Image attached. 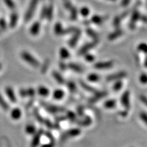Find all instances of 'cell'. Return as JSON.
I'll list each match as a JSON object with an SVG mask.
<instances>
[{"label": "cell", "instance_id": "1", "mask_svg": "<svg viewBox=\"0 0 147 147\" xmlns=\"http://www.w3.org/2000/svg\"><path fill=\"white\" fill-rule=\"evenodd\" d=\"M21 57L25 61L27 62V63L30 64L34 67H38L40 66V62L36 59V58L34 57L30 53L24 51L21 53Z\"/></svg>", "mask_w": 147, "mask_h": 147}, {"label": "cell", "instance_id": "2", "mask_svg": "<svg viewBox=\"0 0 147 147\" xmlns=\"http://www.w3.org/2000/svg\"><path fill=\"white\" fill-rule=\"evenodd\" d=\"M38 0H32L30 5H29L28 10L27 11V13L25 14V20L26 21H28L32 17L33 14H34L35 10H36L37 4H38Z\"/></svg>", "mask_w": 147, "mask_h": 147}, {"label": "cell", "instance_id": "3", "mask_svg": "<svg viewBox=\"0 0 147 147\" xmlns=\"http://www.w3.org/2000/svg\"><path fill=\"white\" fill-rule=\"evenodd\" d=\"M121 103L122 105L126 108V110H129L130 108L129 102V91H125L123 94L121 96Z\"/></svg>", "mask_w": 147, "mask_h": 147}, {"label": "cell", "instance_id": "4", "mask_svg": "<svg viewBox=\"0 0 147 147\" xmlns=\"http://www.w3.org/2000/svg\"><path fill=\"white\" fill-rule=\"evenodd\" d=\"M127 73L125 71H119L116 74H113L110 75L107 77L106 80L108 81H113V80H119V79L123 78L125 77H126Z\"/></svg>", "mask_w": 147, "mask_h": 147}, {"label": "cell", "instance_id": "5", "mask_svg": "<svg viewBox=\"0 0 147 147\" xmlns=\"http://www.w3.org/2000/svg\"><path fill=\"white\" fill-rule=\"evenodd\" d=\"M140 18V14L138 10L134 11L132 14L131 21L129 23V28L131 29H134L136 27V24L137 21H138L139 18Z\"/></svg>", "mask_w": 147, "mask_h": 147}, {"label": "cell", "instance_id": "6", "mask_svg": "<svg viewBox=\"0 0 147 147\" xmlns=\"http://www.w3.org/2000/svg\"><path fill=\"white\" fill-rule=\"evenodd\" d=\"M97 43V40H95L94 42H90V43H88L87 45H84L81 49H80V51H79V55H84L87 53V51H89L90 49H91L92 48L95 47L96 46Z\"/></svg>", "mask_w": 147, "mask_h": 147}, {"label": "cell", "instance_id": "7", "mask_svg": "<svg viewBox=\"0 0 147 147\" xmlns=\"http://www.w3.org/2000/svg\"><path fill=\"white\" fill-rule=\"evenodd\" d=\"M113 61H104V62H98L95 63L94 67L97 69H107L113 67Z\"/></svg>", "mask_w": 147, "mask_h": 147}, {"label": "cell", "instance_id": "8", "mask_svg": "<svg viewBox=\"0 0 147 147\" xmlns=\"http://www.w3.org/2000/svg\"><path fill=\"white\" fill-rule=\"evenodd\" d=\"M80 34H81V32H80V29H76V32H75V34L74 35L72 38H71L69 42V45L71 47H75V45H76L77 42L78 41Z\"/></svg>", "mask_w": 147, "mask_h": 147}, {"label": "cell", "instance_id": "9", "mask_svg": "<svg viewBox=\"0 0 147 147\" xmlns=\"http://www.w3.org/2000/svg\"><path fill=\"white\" fill-rule=\"evenodd\" d=\"M5 93H6L7 96L8 97L9 100H10L12 102H16V98L15 96V94H14V90L12 89V88L10 87H8L5 88Z\"/></svg>", "mask_w": 147, "mask_h": 147}, {"label": "cell", "instance_id": "10", "mask_svg": "<svg viewBox=\"0 0 147 147\" xmlns=\"http://www.w3.org/2000/svg\"><path fill=\"white\" fill-rule=\"evenodd\" d=\"M40 29V22L36 21L33 24L32 27L30 29V33L33 36H36L39 34Z\"/></svg>", "mask_w": 147, "mask_h": 147}, {"label": "cell", "instance_id": "11", "mask_svg": "<svg viewBox=\"0 0 147 147\" xmlns=\"http://www.w3.org/2000/svg\"><path fill=\"white\" fill-rule=\"evenodd\" d=\"M80 134V130L79 129H72L69 130L68 131H67L65 134V138L69 137H76L77 136H78Z\"/></svg>", "mask_w": 147, "mask_h": 147}, {"label": "cell", "instance_id": "12", "mask_svg": "<svg viewBox=\"0 0 147 147\" xmlns=\"http://www.w3.org/2000/svg\"><path fill=\"white\" fill-rule=\"evenodd\" d=\"M11 117L12 119H14V120H18L21 117L22 115V113H21V110L19 109L18 108H14L13 110L11 111Z\"/></svg>", "mask_w": 147, "mask_h": 147}, {"label": "cell", "instance_id": "13", "mask_svg": "<svg viewBox=\"0 0 147 147\" xmlns=\"http://www.w3.org/2000/svg\"><path fill=\"white\" fill-rule=\"evenodd\" d=\"M64 95H65V93H64V91L61 89H57L54 91L53 93V96L54 97V99L57 100H60L61 99L63 98Z\"/></svg>", "mask_w": 147, "mask_h": 147}, {"label": "cell", "instance_id": "14", "mask_svg": "<svg viewBox=\"0 0 147 147\" xmlns=\"http://www.w3.org/2000/svg\"><path fill=\"white\" fill-rule=\"evenodd\" d=\"M42 133V130H40V131L38 132V133L37 134L36 136H35L34 139H33V140H32V147H37L38 146V145L39 144Z\"/></svg>", "mask_w": 147, "mask_h": 147}, {"label": "cell", "instance_id": "15", "mask_svg": "<svg viewBox=\"0 0 147 147\" xmlns=\"http://www.w3.org/2000/svg\"><path fill=\"white\" fill-rule=\"evenodd\" d=\"M38 93L41 95V96L46 97L49 95V93H50V91H49L47 87H43V86H40V87L38 88Z\"/></svg>", "mask_w": 147, "mask_h": 147}, {"label": "cell", "instance_id": "16", "mask_svg": "<svg viewBox=\"0 0 147 147\" xmlns=\"http://www.w3.org/2000/svg\"><path fill=\"white\" fill-rule=\"evenodd\" d=\"M123 34V31L121 29H117V31H115V32L110 34L108 36V39L110 40H113L117 39V38L119 36H121Z\"/></svg>", "mask_w": 147, "mask_h": 147}, {"label": "cell", "instance_id": "17", "mask_svg": "<svg viewBox=\"0 0 147 147\" xmlns=\"http://www.w3.org/2000/svg\"><path fill=\"white\" fill-rule=\"evenodd\" d=\"M18 14L14 12V13L12 14L10 17V26L12 28H14V27L16 26V24H17L18 21Z\"/></svg>", "mask_w": 147, "mask_h": 147}, {"label": "cell", "instance_id": "18", "mask_svg": "<svg viewBox=\"0 0 147 147\" xmlns=\"http://www.w3.org/2000/svg\"><path fill=\"white\" fill-rule=\"evenodd\" d=\"M106 94H107V93H106V92H98V93H95V96L93 97H92L90 101H91V102H97V100H100V99L102 98L103 97L106 96Z\"/></svg>", "mask_w": 147, "mask_h": 147}, {"label": "cell", "instance_id": "19", "mask_svg": "<svg viewBox=\"0 0 147 147\" xmlns=\"http://www.w3.org/2000/svg\"><path fill=\"white\" fill-rule=\"evenodd\" d=\"M53 76L59 84H63L64 82H65V80H64L63 77H62L61 75L59 73H58L57 71H53Z\"/></svg>", "mask_w": 147, "mask_h": 147}, {"label": "cell", "instance_id": "20", "mask_svg": "<svg viewBox=\"0 0 147 147\" xmlns=\"http://www.w3.org/2000/svg\"><path fill=\"white\" fill-rule=\"evenodd\" d=\"M59 54L61 59H67L69 57V51L67 50V49L65 48H61L59 51Z\"/></svg>", "mask_w": 147, "mask_h": 147}, {"label": "cell", "instance_id": "21", "mask_svg": "<svg viewBox=\"0 0 147 147\" xmlns=\"http://www.w3.org/2000/svg\"><path fill=\"white\" fill-rule=\"evenodd\" d=\"M69 67L70 69H72L74 71H76V72H78V73H81L82 72V68L81 67H80L78 65H77L76 63H69Z\"/></svg>", "mask_w": 147, "mask_h": 147}, {"label": "cell", "instance_id": "22", "mask_svg": "<svg viewBox=\"0 0 147 147\" xmlns=\"http://www.w3.org/2000/svg\"><path fill=\"white\" fill-rule=\"evenodd\" d=\"M116 104H117V101L115 100H107L104 103V107L106 108H113L115 107Z\"/></svg>", "mask_w": 147, "mask_h": 147}, {"label": "cell", "instance_id": "23", "mask_svg": "<svg viewBox=\"0 0 147 147\" xmlns=\"http://www.w3.org/2000/svg\"><path fill=\"white\" fill-rule=\"evenodd\" d=\"M87 79L90 82H95L98 81V80H100V77L98 74H90L87 77Z\"/></svg>", "mask_w": 147, "mask_h": 147}, {"label": "cell", "instance_id": "24", "mask_svg": "<svg viewBox=\"0 0 147 147\" xmlns=\"http://www.w3.org/2000/svg\"><path fill=\"white\" fill-rule=\"evenodd\" d=\"M80 85L82 86V87L85 90H87V91H90V92H93V93H96V91H97L96 89H95L94 88L91 87V86L88 85V84H86L85 82H84L83 81H80Z\"/></svg>", "mask_w": 147, "mask_h": 147}, {"label": "cell", "instance_id": "25", "mask_svg": "<svg viewBox=\"0 0 147 147\" xmlns=\"http://www.w3.org/2000/svg\"><path fill=\"white\" fill-rule=\"evenodd\" d=\"M63 27H62L61 24L57 23L56 25H55L54 31H55V33L57 35H61L62 32H63Z\"/></svg>", "mask_w": 147, "mask_h": 147}, {"label": "cell", "instance_id": "26", "mask_svg": "<svg viewBox=\"0 0 147 147\" xmlns=\"http://www.w3.org/2000/svg\"><path fill=\"white\" fill-rule=\"evenodd\" d=\"M104 20V18L101 17V16H94L91 18L92 23L97 24V25H100V24L102 23Z\"/></svg>", "mask_w": 147, "mask_h": 147}, {"label": "cell", "instance_id": "27", "mask_svg": "<svg viewBox=\"0 0 147 147\" xmlns=\"http://www.w3.org/2000/svg\"><path fill=\"white\" fill-rule=\"evenodd\" d=\"M46 108H47V109L49 110V111L51 112V113H57V112H58V111H63V110H62L63 108L57 107V106H55L47 105L46 106Z\"/></svg>", "mask_w": 147, "mask_h": 147}, {"label": "cell", "instance_id": "28", "mask_svg": "<svg viewBox=\"0 0 147 147\" xmlns=\"http://www.w3.org/2000/svg\"><path fill=\"white\" fill-rule=\"evenodd\" d=\"M91 122H92L91 119L89 117H86L83 120L80 121V122H79L78 123L79 125H82V126H88L91 123Z\"/></svg>", "mask_w": 147, "mask_h": 147}, {"label": "cell", "instance_id": "29", "mask_svg": "<svg viewBox=\"0 0 147 147\" xmlns=\"http://www.w3.org/2000/svg\"><path fill=\"white\" fill-rule=\"evenodd\" d=\"M138 50L144 54H147V44L140 43L138 46Z\"/></svg>", "mask_w": 147, "mask_h": 147}, {"label": "cell", "instance_id": "30", "mask_svg": "<svg viewBox=\"0 0 147 147\" xmlns=\"http://www.w3.org/2000/svg\"><path fill=\"white\" fill-rule=\"evenodd\" d=\"M25 131L29 134H33L36 131V127L33 125H27L25 127Z\"/></svg>", "mask_w": 147, "mask_h": 147}, {"label": "cell", "instance_id": "31", "mask_svg": "<svg viewBox=\"0 0 147 147\" xmlns=\"http://www.w3.org/2000/svg\"><path fill=\"white\" fill-rule=\"evenodd\" d=\"M0 106H1L3 109L5 110H8L9 109L8 104H7L6 102H5L4 100H3V98L1 95H0Z\"/></svg>", "mask_w": 147, "mask_h": 147}, {"label": "cell", "instance_id": "32", "mask_svg": "<svg viewBox=\"0 0 147 147\" xmlns=\"http://www.w3.org/2000/svg\"><path fill=\"white\" fill-rule=\"evenodd\" d=\"M123 87V82L121 80H118L117 82H116L113 85V90H115V91H118L119 90L121 89V88Z\"/></svg>", "mask_w": 147, "mask_h": 147}, {"label": "cell", "instance_id": "33", "mask_svg": "<svg viewBox=\"0 0 147 147\" xmlns=\"http://www.w3.org/2000/svg\"><path fill=\"white\" fill-rule=\"evenodd\" d=\"M87 34L89 35L90 37H91L92 38H93V39L97 40V37L98 36H97V34L93 30H92V29H87Z\"/></svg>", "mask_w": 147, "mask_h": 147}, {"label": "cell", "instance_id": "34", "mask_svg": "<svg viewBox=\"0 0 147 147\" xmlns=\"http://www.w3.org/2000/svg\"><path fill=\"white\" fill-rule=\"evenodd\" d=\"M140 82L142 84H147V74L146 73H142V74H140L139 78Z\"/></svg>", "mask_w": 147, "mask_h": 147}, {"label": "cell", "instance_id": "35", "mask_svg": "<svg viewBox=\"0 0 147 147\" xmlns=\"http://www.w3.org/2000/svg\"><path fill=\"white\" fill-rule=\"evenodd\" d=\"M4 2L6 3L7 6L10 9H14L15 8V4H14V1L12 0H3Z\"/></svg>", "mask_w": 147, "mask_h": 147}, {"label": "cell", "instance_id": "36", "mask_svg": "<svg viewBox=\"0 0 147 147\" xmlns=\"http://www.w3.org/2000/svg\"><path fill=\"white\" fill-rule=\"evenodd\" d=\"M70 12H71V18L72 20H75L77 18V10L76 8H74L72 7L70 9Z\"/></svg>", "mask_w": 147, "mask_h": 147}, {"label": "cell", "instance_id": "37", "mask_svg": "<svg viewBox=\"0 0 147 147\" xmlns=\"http://www.w3.org/2000/svg\"><path fill=\"white\" fill-rule=\"evenodd\" d=\"M140 117L142 119V121L147 125V113L145 112H142L140 113Z\"/></svg>", "mask_w": 147, "mask_h": 147}, {"label": "cell", "instance_id": "38", "mask_svg": "<svg viewBox=\"0 0 147 147\" xmlns=\"http://www.w3.org/2000/svg\"><path fill=\"white\" fill-rule=\"evenodd\" d=\"M53 7L50 6L49 8L47 9V17L48 19L51 20V18L53 17Z\"/></svg>", "mask_w": 147, "mask_h": 147}, {"label": "cell", "instance_id": "39", "mask_svg": "<svg viewBox=\"0 0 147 147\" xmlns=\"http://www.w3.org/2000/svg\"><path fill=\"white\" fill-rule=\"evenodd\" d=\"M85 56H84V58H85V60L88 62H93V61L95 60V57L93 55L91 54H84Z\"/></svg>", "mask_w": 147, "mask_h": 147}, {"label": "cell", "instance_id": "40", "mask_svg": "<svg viewBox=\"0 0 147 147\" xmlns=\"http://www.w3.org/2000/svg\"><path fill=\"white\" fill-rule=\"evenodd\" d=\"M89 10L87 8H85V7H84V8H82L81 10H80V14H82L83 16H87L89 14Z\"/></svg>", "mask_w": 147, "mask_h": 147}, {"label": "cell", "instance_id": "41", "mask_svg": "<svg viewBox=\"0 0 147 147\" xmlns=\"http://www.w3.org/2000/svg\"><path fill=\"white\" fill-rule=\"evenodd\" d=\"M67 87H68V89L72 92L75 91L76 90V84L74 83L73 82H69V83L67 84Z\"/></svg>", "mask_w": 147, "mask_h": 147}, {"label": "cell", "instance_id": "42", "mask_svg": "<svg viewBox=\"0 0 147 147\" xmlns=\"http://www.w3.org/2000/svg\"><path fill=\"white\" fill-rule=\"evenodd\" d=\"M25 94L26 95H29V96H33L35 94V90L32 88H29L25 90Z\"/></svg>", "mask_w": 147, "mask_h": 147}, {"label": "cell", "instance_id": "43", "mask_svg": "<svg viewBox=\"0 0 147 147\" xmlns=\"http://www.w3.org/2000/svg\"><path fill=\"white\" fill-rule=\"evenodd\" d=\"M0 28L3 30L6 29V23H5V20L3 18L0 19Z\"/></svg>", "mask_w": 147, "mask_h": 147}, {"label": "cell", "instance_id": "44", "mask_svg": "<svg viewBox=\"0 0 147 147\" xmlns=\"http://www.w3.org/2000/svg\"><path fill=\"white\" fill-rule=\"evenodd\" d=\"M67 117H69V119H70L71 120H74V119H75L76 118V115L75 114H74L72 112H68L67 113Z\"/></svg>", "mask_w": 147, "mask_h": 147}, {"label": "cell", "instance_id": "45", "mask_svg": "<svg viewBox=\"0 0 147 147\" xmlns=\"http://www.w3.org/2000/svg\"><path fill=\"white\" fill-rule=\"evenodd\" d=\"M140 100L142 101V102L144 103L145 105L147 106V97L142 95H140Z\"/></svg>", "mask_w": 147, "mask_h": 147}, {"label": "cell", "instance_id": "46", "mask_svg": "<svg viewBox=\"0 0 147 147\" xmlns=\"http://www.w3.org/2000/svg\"><path fill=\"white\" fill-rule=\"evenodd\" d=\"M47 8H43L41 12V18H44L47 17Z\"/></svg>", "mask_w": 147, "mask_h": 147}, {"label": "cell", "instance_id": "47", "mask_svg": "<svg viewBox=\"0 0 147 147\" xmlns=\"http://www.w3.org/2000/svg\"><path fill=\"white\" fill-rule=\"evenodd\" d=\"M130 0H122V5L123 6H127L128 3H129Z\"/></svg>", "mask_w": 147, "mask_h": 147}, {"label": "cell", "instance_id": "48", "mask_svg": "<svg viewBox=\"0 0 147 147\" xmlns=\"http://www.w3.org/2000/svg\"><path fill=\"white\" fill-rule=\"evenodd\" d=\"M42 147H54V143L51 142V143H49V144L42 145Z\"/></svg>", "mask_w": 147, "mask_h": 147}, {"label": "cell", "instance_id": "49", "mask_svg": "<svg viewBox=\"0 0 147 147\" xmlns=\"http://www.w3.org/2000/svg\"><path fill=\"white\" fill-rule=\"evenodd\" d=\"M78 113L79 114V115L81 116L82 114H83V108L82 107H79L78 109Z\"/></svg>", "mask_w": 147, "mask_h": 147}, {"label": "cell", "instance_id": "50", "mask_svg": "<svg viewBox=\"0 0 147 147\" xmlns=\"http://www.w3.org/2000/svg\"><path fill=\"white\" fill-rule=\"evenodd\" d=\"M142 20L144 22V23H147V16H142Z\"/></svg>", "mask_w": 147, "mask_h": 147}, {"label": "cell", "instance_id": "51", "mask_svg": "<svg viewBox=\"0 0 147 147\" xmlns=\"http://www.w3.org/2000/svg\"><path fill=\"white\" fill-rule=\"evenodd\" d=\"M127 111H125V110L123 112H121V115H122L123 117H125V116H127Z\"/></svg>", "mask_w": 147, "mask_h": 147}, {"label": "cell", "instance_id": "52", "mask_svg": "<svg viewBox=\"0 0 147 147\" xmlns=\"http://www.w3.org/2000/svg\"><path fill=\"white\" fill-rule=\"evenodd\" d=\"M144 66L146 67H147V57H146V58H145V60H144Z\"/></svg>", "mask_w": 147, "mask_h": 147}, {"label": "cell", "instance_id": "53", "mask_svg": "<svg viewBox=\"0 0 147 147\" xmlns=\"http://www.w3.org/2000/svg\"><path fill=\"white\" fill-rule=\"evenodd\" d=\"M1 68V63H0V69Z\"/></svg>", "mask_w": 147, "mask_h": 147}, {"label": "cell", "instance_id": "54", "mask_svg": "<svg viewBox=\"0 0 147 147\" xmlns=\"http://www.w3.org/2000/svg\"><path fill=\"white\" fill-rule=\"evenodd\" d=\"M110 1H116V0H110Z\"/></svg>", "mask_w": 147, "mask_h": 147}]
</instances>
